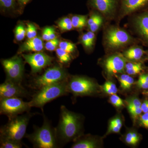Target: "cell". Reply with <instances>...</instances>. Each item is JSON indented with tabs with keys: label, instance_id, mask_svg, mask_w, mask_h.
Masks as SVG:
<instances>
[{
	"label": "cell",
	"instance_id": "obj_1",
	"mask_svg": "<svg viewBox=\"0 0 148 148\" xmlns=\"http://www.w3.org/2000/svg\"><path fill=\"white\" fill-rule=\"evenodd\" d=\"M81 130L80 117L64 106H61L60 119L56 128L57 139L60 145L76 140Z\"/></svg>",
	"mask_w": 148,
	"mask_h": 148
},
{
	"label": "cell",
	"instance_id": "obj_2",
	"mask_svg": "<svg viewBox=\"0 0 148 148\" xmlns=\"http://www.w3.org/2000/svg\"><path fill=\"white\" fill-rule=\"evenodd\" d=\"M34 129L32 134L25 135L34 147L56 148L59 147L56 128L53 127L50 121L45 116L42 126L40 127L34 126Z\"/></svg>",
	"mask_w": 148,
	"mask_h": 148
},
{
	"label": "cell",
	"instance_id": "obj_3",
	"mask_svg": "<svg viewBox=\"0 0 148 148\" xmlns=\"http://www.w3.org/2000/svg\"><path fill=\"white\" fill-rule=\"evenodd\" d=\"M68 79L49 85L38 89L32 95V100L29 102L30 107L42 109L47 103L68 94Z\"/></svg>",
	"mask_w": 148,
	"mask_h": 148
},
{
	"label": "cell",
	"instance_id": "obj_4",
	"mask_svg": "<svg viewBox=\"0 0 148 148\" xmlns=\"http://www.w3.org/2000/svg\"><path fill=\"white\" fill-rule=\"evenodd\" d=\"M33 113L29 112L9 119L6 124L0 129V137L18 142H21L25 137L27 126Z\"/></svg>",
	"mask_w": 148,
	"mask_h": 148
},
{
	"label": "cell",
	"instance_id": "obj_5",
	"mask_svg": "<svg viewBox=\"0 0 148 148\" xmlns=\"http://www.w3.org/2000/svg\"><path fill=\"white\" fill-rule=\"evenodd\" d=\"M68 79V74L65 69L55 66L47 69L42 75L34 78L30 85L33 88L38 90L49 85Z\"/></svg>",
	"mask_w": 148,
	"mask_h": 148
},
{
	"label": "cell",
	"instance_id": "obj_6",
	"mask_svg": "<svg viewBox=\"0 0 148 148\" xmlns=\"http://www.w3.org/2000/svg\"><path fill=\"white\" fill-rule=\"evenodd\" d=\"M31 108L29 102H24L21 98L0 99V113L7 116L9 119L20 114L29 112Z\"/></svg>",
	"mask_w": 148,
	"mask_h": 148
},
{
	"label": "cell",
	"instance_id": "obj_7",
	"mask_svg": "<svg viewBox=\"0 0 148 148\" xmlns=\"http://www.w3.org/2000/svg\"><path fill=\"white\" fill-rule=\"evenodd\" d=\"M97 86L93 81L83 77H73L67 81L68 92L76 96L91 95L97 91Z\"/></svg>",
	"mask_w": 148,
	"mask_h": 148
},
{
	"label": "cell",
	"instance_id": "obj_8",
	"mask_svg": "<svg viewBox=\"0 0 148 148\" xmlns=\"http://www.w3.org/2000/svg\"><path fill=\"white\" fill-rule=\"evenodd\" d=\"M2 65L7 75L6 79L21 83L24 72V65L21 57L14 56L1 61Z\"/></svg>",
	"mask_w": 148,
	"mask_h": 148
},
{
	"label": "cell",
	"instance_id": "obj_9",
	"mask_svg": "<svg viewBox=\"0 0 148 148\" xmlns=\"http://www.w3.org/2000/svg\"><path fill=\"white\" fill-rule=\"evenodd\" d=\"M106 39V43L109 47L117 49L127 44L132 38L124 30L112 27L107 31Z\"/></svg>",
	"mask_w": 148,
	"mask_h": 148
},
{
	"label": "cell",
	"instance_id": "obj_10",
	"mask_svg": "<svg viewBox=\"0 0 148 148\" xmlns=\"http://www.w3.org/2000/svg\"><path fill=\"white\" fill-rule=\"evenodd\" d=\"M21 55L25 61L31 66L33 73L40 72L47 66H50L53 59V57L41 51L30 54H22Z\"/></svg>",
	"mask_w": 148,
	"mask_h": 148
},
{
	"label": "cell",
	"instance_id": "obj_11",
	"mask_svg": "<svg viewBox=\"0 0 148 148\" xmlns=\"http://www.w3.org/2000/svg\"><path fill=\"white\" fill-rule=\"evenodd\" d=\"M126 64V60L122 55L115 54L106 59L105 63V69L110 75L123 73Z\"/></svg>",
	"mask_w": 148,
	"mask_h": 148
},
{
	"label": "cell",
	"instance_id": "obj_12",
	"mask_svg": "<svg viewBox=\"0 0 148 148\" xmlns=\"http://www.w3.org/2000/svg\"><path fill=\"white\" fill-rule=\"evenodd\" d=\"M123 16L135 12L148 5V0H121Z\"/></svg>",
	"mask_w": 148,
	"mask_h": 148
},
{
	"label": "cell",
	"instance_id": "obj_13",
	"mask_svg": "<svg viewBox=\"0 0 148 148\" xmlns=\"http://www.w3.org/2000/svg\"><path fill=\"white\" fill-rule=\"evenodd\" d=\"M91 5L106 15L113 13L116 8L117 0H90Z\"/></svg>",
	"mask_w": 148,
	"mask_h": 148
},
{
	"label": "cell",
	"instance_id": "obj_14",
	"mask_svg": "<svg viewBox=\"0 0 148 148\" xmlns=\"http://www.w3.org/2000/svg\"><path fill=\"white\" fill-rule=\"evenodd\" d=\"M29 95L28 90L24 88L21 83L15 84L9 89L0 92V99L8 98H23Z\"/></svg>",
	"mask_w": 148,
	"mask_h": 148
},
{
	"label": "cell",
	"instance_id": "obj_15",
	"mask_svg": "<svg viewBox=\"0 0 148 148\" xmlns=\"http://www.w3.org/2000/svg\"><path fill=\"white\" fill-rule=\"evenodd\" d=\"M44 49L42 40L39 37L28 39L21 46L18 51V54L26 51L40 52Z\"/></svg>",
	"mask_w": 148,
	"mask_h": 148
},
{
	"label": "cell",
	"instance_id": "obj_16",
	"mask_svg": "<svg viewBox=\"0 0 148 148\" xmlns=\"http://www.w3.org/2000/svg\"><path fill=\"white\" fill-rule=\"evenodd\" d=\"M135 26L141 36L148 42V12L140 14L135 18Z\"/></svg>",
	"mask_w": 148,
	"mask_h": 148
},
{
	"label": "cell",
	"instance_id": "obj_17",
	"mask_svg": "<svg viewBox=\"0 0 148 148\" xmlns=\"http://www.w3.org/2000/svg\"><path fill=\"white\" fill-rule=\"evenodd\" d=\"M97 142L90 137L77 140L72 146V148H95L98 147Z\"/></svg>",
	"mask_w": 148,
	"mask_h": 148
},
{
	"label": "cell",
	"instance_id": "obj_18",
	"mask_svg": "<svg viewBox=\"0 0 148 148\" xmlns=\"http://www.w3.org/2000/svg\"><path fill=\"white\" fill-rule=\"evenodd\" d=\"M144 54V50L141 48L135 47L125 51L124 55L125 58L130 60H138L142 58Z\"/></svg>",
	"mask_w": 148,
	"mask_h": 148
},
{
	"label": "cell",
	"instance_id": "obj_19",
	"mask_svg": "<svg viewBox=\"0 0 148 148\" xmlns=\"http://www.w3.org/2000/svg\"><path fill=\"white\" fill-rule=\"evenodd\" d=\"M119 80L121 86L123 90H126L130 89L134 82L133 78L129 75L123 74L119 77Z\"/></svg>",
	"mask_w": 148,
	"mask_h": 148
},
{
	"label": "cell",
	"instance_id": "obj_20",
	"mask_svg": "<svg viewBox=\"0 0 148 148\" xmlns=\"http://www.w3.org/2000/svg\"><path fill=\"white\" fill-rule=\"evenodd\" d=\"M95 35L94 32H88L84 34L82 37L81 41L85 47L90 49L92 47L95 39Z\"/></svg>",
	"mask_w": 148,
	"mask_h": 148
},
{
	"label": "cell",
	"instance_id": "obj_21",
	"mask_svg": "<svg viewBox=\"0 0 148 148\" xmlns=\"http://www.w3.org/2000/svg\"><path fill=\"white\" fill-rule=\"evenodd\" d=\"M22 147L21 142H16L0 137V148H21Z\"/></svg>",
	"mask_w": 148,
	"mask_h": 148
},
{
	"label": "cell",
	"instance_id": "obj_22",
	"mask_svg": "<svg viewBox=\"0 0 148 148\" xmlns=\"http://www.w3.org/2000/svg\"><path fill=\"white\" fill-rule=\"evenodd\" d=\"M122 126V122L120 118L116 117L114 119L110 122L107 134H109L111 132L119 133L121 129Z\"/></svg>",
	"mask_w": 148,
	"mask_h": 148
},
{
	"label": "cell",
	"instance_id": "obj_23",
	"mask_svg": "<svg viewBox=\"0 0 148 148\" xmlns=\"http://www.w3.org/2000/svg\"><path fill=\"white\" fill-rule=\"evenodd\" d=\"M56 54L58 61L61 64H67L71 60V57L70 53L65 51L60 48L56 49Z\"/></svg>",
	"mask_w": 148,
	"mask_h": 148
},
{
	"label": "cell",
	"instance_id": "obj_24",
	"mask_svg": "<svg viewBox=\"0 0 148 148\" xmlns=\"http://www.w3.org/2000/svg\"><path fill=\"white\" fill-rule=\"evenodd\" d=\"M73 28L82 29L85 26L86 23V17L82 15H75L71 18Z\"/></svg>",
	"mask_w": 148,
	"mask_h": 148
},
{
	"label": "cell",
	"instance_id": "obj_25",
	"mask_svg": "<svg viewBox=\"0 0 148 148\" xmlns=\"http://www.w3.org/2000/svg\"><path fill=\"white\" fill-rule=\"evenodd\" d=\"M42 38L43 40L47 41L54 39L56 38L55 30L51 27H46L43 30Z\"/></svg>",
	"mask_w": 148,
	"mask_h": 148
},
{
	"label": "cell",
	"instance_id": "obj_26",
	"mask_svg": "<svg viewBox=\"0 0 148 148\" xmlns=\"http://www.w3.org/2000/svg\"><path fill=\"white\" fill-rule=\"evenodd\" d=\"M58 27L64 31H71L73 28L71 19L68 17L61 19L58 21Z\"/></svg>",
	"mask_w": 148,
	"mask_h": 148
},
{
	"label": "cell",
	"instance_id": "obj_27",
	"mask_svg": "<svg viewBox=\"0 0 148 148\" xmlns=\"http://www.w3.org/2000/svg\"><path fill=\"white\" fill-rule=\"evenodd\" d=\"M27 31L24 26L22 24L17 25L15 29V38L18 41L22 40L26 35Z\"/></svg>",
	"mask_w": 148,
	"mask_h": 148
},
{
	"label": "cell",
	"instance_id": "obj_28",
	"mask_svg": "<svg viewBox=\"0 0 148 148\" xmlns=\"http://www.w3.org/2000/svg\"><path fill=\"white\" fill-rule=\"evenodd\" d=\"M103 88L104 91L110 95L116 94L118 91L115 84L111 82H106L104 84Z\"/></svg>",
	"mask_w": 148,
	"mask_h": 148
},
{
	"label": "cell",
	"instance_id": "obj_29",
	"mask_svg": "<svg viewBox=\"0 0 148 148\" xmlns=\"http://www.w3.org/2000/svg\"><path fill=\"white\" fill-rule=\"evenodd\" d=\"M59 47L63 50L70 53L75 51L76 46L73 43L64 41L59 42Z\"/></svg>",
	"mask_w": 148,
	"mask_h": 148
},
{
	"label": "cell",
	"instance_id": "obj_30",
	"mask_svg": "<svg viewBox=\"0 0 148 148\" xmlns=\"http://www.w3.org/2000/svg\"><path fill=\"white\" fill-rule=\"evenodd\" d=\"M26 31H27L26 35L28 39H30L37 36L36 28L34 24L32 23H29L27 24Z\"/></svg>",
	"mask_w": 148,
	"mask_h": 148
},
{
	"label": "cell",
	"instance_id": "obj_31",
	"mask_svg": "<svg viewBox=\"0 0 148 148\" xmlns=\"http://www.w3.org/2000/svg\"><path fill=\"white\" fill-rule=\"evenodd\" d=\"M59 40L57 38L48 41L45 44V48L49 51H52L56 50L59 44Z\"/></svg>",
	"mask_w": 148,
	"mask_h": 148
},
{
	"label": "cell",
	"instance_id": "obj_32",
	"mask_svg": "<svg viewBox=\"0 0 148 148\" xmlns=\"http://www.w3.org/2000/svg\"><path fill=\"white\" fill-rule=\"evenodd\" d=\"M110 101L111 103L117 108H120L124 106L123 100L116 94H113L110 97Z\"/></svg>",
	"mask_w": 148,
	"mask_h": 148
},
{
	"label": "cell",
	"instance_id": "obj_33",
	"mask_svg": "<svg viewBox=\"0 0 148 148\" xmlns=\"http://www.w3.org/2000/svg\"><path fill=\"white\" fill-rule=\"evenodd\" d=\"M103 18L100 15L98 16V18L92 23L90 26L88 27L89 30L90 32H95L99 29L101 27V24L103 23Z\"/></svg>",
	"mask_w": 148,
	"mask_h": 148
},
{
	"label": "cell",
	"instance_id": "obj_34",
	"mask_svg": "<svg viewBox=\"0 0 148 148\" xmlns=\"http://www.w3.org/2000/svg\"><path fill=\"white\" fill-rule=\"evenodd\" d=\"M141 105L142 104H141V102L138 98H132L128 101L127 108H128V110L138 108L141 107Z\"/></svg>",
	"mask_w": 148,
	"mask_h": 148
},
{
	"label": "cell",
	"instance_id": "obj_35",
	"mask_svg": "<svg viewBox=\"0 0 148 148\" xmlns=\"http://www.w3.org/2000/svg\"><path fill=\"white\" fill-rule=\"evenodd\" d=\"M125 141L127 144L135 146L138 144L139 140H136L133 138L132 135V133L130 132L127 133L125 136Z\"/></svg>",
	"mask_w": 148,
	"mask_h": 148
},
{
	"label": "cell",
	"instance_id": "obj_36",
	"mask_svg": "<svg viewBox=\"0 0 148 148\" xmlns=\"http://www.w3.org/2000/svg\"><path fill=\"white\" fill-rule=\"evenodd\" d=\"M140 123L142 126L148 129V112L145 113L140 116Z\"/></svg>",
	"mask_w": 148,
	"mask_h": 148
},
{
	"label": "cell",
	"instance_id": "obj_37",
	"mask_svg": "<svg viewBox=\"0 0 148 148\" xmlns=\"http://www.w3.org/2000/svg\"><path fill=\"white\" fill-rule=\"evenodd\" d=\"M0 2L2 6L7 9L11 8L14 5V0H0Z\"/></svg>",
	"mask_w": 148,
	"mask_h": 148
},
{
	"label": "cell",
	"instance_id": "obj_38",
	"mask_svg": "<svg viewBox=\"0 0 148 148\" xmlns=\"http://www.w3.org/2000/svg\"><path fill=\"white\" fill-rule=\"evenodd\" d=\"M143 70L142 65L132 69H125L126 73L129 75H135L140 73Z\"/></svg>",
	"mask_w": 148,
	"mask_h": 148
},
{
	"label": "cell",
	"instance_id": "obj_39",
	"mask_svg": "<svg viewBox=\"0 0 148 148\" xmlns=\"http://www.w3.org/2000/svg\"><path fill=\"white\" fill-rule=\"evenodd\" d=\"M128 110H129L130 113L132 115L133 119H137V118L139 116H140V114L142 113V112H143V110H142L141 107L138 108L129 109Z\"/></svg>",
	"mask_w": 148,
	"mask_h": 148
},
{
	"label": "cell",
	"instance_id": "obj_40",
	"mask_svg": "<svg viewBox=\"0 0 148 148\" xmlns=\"http://www.w3.org/2000/svg\"><path fill=\"white\" fill-rule=\"evenodd\" d=\"M137 85L140 88L145 89H148V82L143 79L141 77H139V79L137 82Z\"/></svg>",
	"mask_w": 148,
	"mask_h": 148
},
{
	"label": "cell",
	"instance_id": "obj_41",
	"mask_svg": "<svg viewBox=\"0 0 148 148\" xmlns=\"http://www.w3.org/2000/svg\"><path fill=\"white\" fill-rule=\"evenodd\" d=\"M141 65H142L141 63H126L125 64V69H134V68H137Z\"/></svg>",
	"mask_w": 148,
	"mask_h": 148
},
{
	"label": "cell",
	"instance_id": "obj_42",
	"mask_svg": "<svg viewBox=\"0 0 148 148\" xmlns=\"http://www.w3.org/2000/svg\"><path fill=\"white\" fill-rule=\"evenodd\" d=\"M141 108L144 113L148 112V100H146L143 102L141 105Z\"/></svg>",
	"mask_w": 148,
	"mask_h": 148
},
{
	"label": "cell",
	"instance_id": "obj_43",
	"mask_svg": "<svg viewBox=\"0 0 148 148\" xmlns=\"http://www.w3.org/2000/svg\"><path fill=\"white\" fill-rule=\"evenodd\" d=\"M140 76L142 77L147 82H148V74L141 75Z\"/></svg>",
	"mask_w": 148,
	"mask_h": 148
},
{
	"label": "cell",
	"instance_id": "obj_44",
	"mask_svg": "<svg viewBox=\"0 0 148 148\" xmlns=\"http://www.w3.org/2000/svg\"><path fill=\"white\" fill-rule=\"evenodd\" d=\"M18 1L21 4L26 5L29 1V0H18Z\"/></svg>",
	"mask_w": 148,
	"mask_h": 148
},
{
	"label": "cell",
	"instance_id": "obj_45",
	"mask_svg": "<svg viewBox=\"0 0 148 148\" xmlns=\"http://www.w3.org/2000/svg\"><path fill=\"white\" fill-rule=\"evenodd\" d=\"M145 94H147V95H148V91H146V92H145Z\"/></svg>",
	"mask_w": 148,
	"mask_h": 148
}]
</instances>
